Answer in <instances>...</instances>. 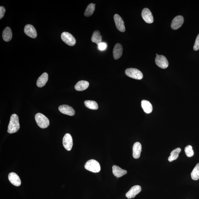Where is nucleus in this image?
<instances>
[{
	"mask_svg": "<svg viewBox=\"0 0 199 199\" xmlns=\"http://www.w3.org/2000/svg\"><path fill=\"white\" fill-rule=\"evenodd\" d=\"M48 79L47 73H44L41 76L36 82V85L39 88H42L45 85Z\"/></svg>",
	"mask_w": 199,
	"mask_h": 199,
	"instance_id": "obj_18",
	"label": "nucleus"
},
{
	"mask_svg": "<svg viewBox=\"0 0 199 199\" xmlns=\"http://www.w3.org/2000/svg\"><path fill=\"white\" fill-rule=\"evenodd\" d=\"M2 36L3 39L6 42L9 41L12 37V33L11 28L9 27H6L4 30Z\"/></svg>",
	"mask_w": 199,
	"mask_h": 199,
	"instance_id": "obj_21",
	"label": "nucleus"
},
{
	"mask_svg": "<svg viewBox=\"0 0 199 199\" xmlns=\"http://www.w3.org/2000/svg\"><path fill=\"white\" fill-rule=\"evenodd\" d=\"M116 27L119 31L124 32L125 31L124 23L122 18L118 14H115L114 16Z\"/></svg>",
	"mask_w": 199,
	"mask_h": 199,
	"instance_id": "obj_8",
	"label": "nucleus"
},
{
	"mask_svg": "<svg viewBox=\"0 0 199 199\" xmlns=\"http://www.w3.org/2000/svg\"><path fill=\"white\" fill-rule=\"evenodd\" d=\"M63 145L65 149L68 151L72 149L73 145V139L70 134L66 133L63 138Z\"/></svg>",
	"mask_w": 199,
	"mask_h": 199,
	"instance_id": "obj_6",
	"label": "nucleus"
},
{
	"mask_svg": "<svg viewBox=\"0 0 199 199\" xmlns=\"http://www.w3.org/2000/svg\"><path fill=\"white\" fill-rule=\"evenodd\" d=\"M181 151V149L179 148L173 150L170 153V155L168 158V161L172 162L177 159Z\"/></svg>",
	"mask_w": 199,
	"mask_h": 199,
	"instance_id": "obj_23",
	"label": "nucleus"
},
{
	"mask_svg": "<svg viewBox=\"0 0 199 199\" xmlns=\"http://www.w3.org/2000/svg\"><path fill=\"white\" fill-rule=\"evenodd\" d=\"M133 156L135 159H138L141 155L142 151V146L139 142H137L133 146Z\"/></svg>",
	"mask_w": 199,
	"mask_h": 199,
	"instance_id": "obj_16",
	"label": "nucleus"
},
{
	"mask_svg": "<svg viewBox=\"0 0 199 199\" xmlns=\"http://www.w3.org/2000/svg\"><path fill=\"white\" fill-rule=\"evenodd\" d=\"M141 187L139 185H136L131 187L130 189L126 194V196L128 199H131L135 197L141 191Z\"/></svg>",
	"mask_w": 199,
	"mask_h": 199,
	"instance_id": "obj_11",
	"label": "nucleus"
},
{
	"mask_svg": "<svg viewBox=\"0 0 199 199\" xmlns=\"http://www.w3.org/2000/svg\"><path fill=\"white\" fill-rule=\"evenodd\" d=\"M95 4L93 3L89 4L85 12L84 15L86 17H88L92 16L95 11Z\"/></svg>",
	"mask_w": 199,
	"mask_h": 199,
	"instance_id": "obj_24",
	"label": "nucleus"
},
{
	"mask_svg": "<svg viewBox=\"0 0 199 199\" xmlns=\"http://www.w3.org/2000/svg\"><path fill=\"white\" fill-rule=\"evenodd\" d=\"M123 48L121 44L117 43L115 45L113 51V57L115 60L119 59L122 55Z\"/></svg>",
	"mask_w": 199,
	"mask_h": 199,
	"instance_id": "obj_15",
	"label": "nucleus"
},
{
	"mask_svg": "<svg viewBox=\"0 0 199 199\" xmlns=\"http://www.w3.org/2000/svg\"><path fill=\"white\" fill-rule=\"evenodd\" d=\"M8 179L10 182L16 186H19L21 185V181L19 177L15 172H12L8 175Z\"/></svg>",
	"mask_w": 199,
	"mask_h": 199,
	"instance_id": "obj_13",
	"label": "nucleus"
},
{
	"mask_svg": "<svg viewBox=\"0 0 199 199\" xmlns=\"http://www.w3.org/2000/svg\"><path fill=\"white\" fill-rule=\"evenodd\" d=\"M184 18L182 16H177L172 20L171 24V27L174 30L180 28L184 23Z\"/></svg>",
	"mask_w": 199,
	"mask_h": 199,
	"instance_id": "obj_10",
	"label": "nucleus"
},
{
	"mask_svg": "<svg viewBox=\"0 0 199 199\" xmlns=\"http://www.w3.org/2000/svg\"><path fill=\"white\" fill-rule=\"evenodd\" d=\"M113 172L114 175L118 178L121 177L127 174V170L122 169L119 166L114 165L112 167Z\"/></svg>",
	"mask_w": 199,
	"mask_h": 199,
	"instance_id": "obj_17",
	"label": "nucleus"
},
{
	"mask_svg": "<svg viewBox=\"0 0 199 199\" xmlns=\"http://www.w3.org/2000/svg\"><path fill=\"white\" fill-rule=\"evenodd\" d=\"M25 33L29 37L35 38L37 36V32L35 28L31 24H27L24 28Z\"/></svg>",
	"mask_w": 199,
	"mask_h": 199,
	"instance_id": "obj_12",
	"label": "nucleus"
},
{
	"mask_svg": "<svg viewBox=\"0 0 199 199\" xmlns=\"http://www.w3.org/2000/svg\"><path fill=\"white\" fill-rule=\"evenodd\" d=\"M5 11V8L1 6L0 7V19H2L3 17Z\"/></svg>",
	"mask_w": 199,
	"mask_h": 199,
	"instance_id": "obj_30",
	"label": "nucleus"
},
{
	"mask_svg": "<svg viewBox=\"0 0 199 199\" xmlns=\"http://www.w3.org/2000/svg\"><path fill=\"white\" fill-rule=\"evenodd\" d=\"M20 127L19 117L15 114H12L8 125V133H16L19 130Z\"/></svg>",
	"mask_w": 199,
	"mask_h": 199,
	"instance_id": "obj_1",
	"label": "nucleus"
},
{
	"mask_svg": "<svg viewBox=\"0 0 199 199\" xmlns=\"http://www.w3.org/2000/svg\"><path fill=\"white\" fill-rule=\"evenodd\" d=\"M91 40L92 42L96 43L98 45L102 42V36H101L100 32L98 30H96L93 32Z\"/></svg>",
	"mask_w": 199,
	"mask_h": 199,
	"instance_id": "obj_22",
	"label": "nucleus"
},
{
	"mask_svg": "<svg viewBox=\"0 0 199 199\" xmlns=\"http://www.w3.org/2000/svg\"><path fill=\"white\" fill-rule=\"evenodd\" d=\"M125 74L130 78L137 80H141L143 79V73L137 69L129 68L127 69L125 71Z\"/></svg>",
	"mask_w": 199,
	"mask_h": 199,
	"instance_id": "obj_4",
	"label": "nucleus"
},
{
	"mask_svg": "<svg viewBox=\"0 0 199 199\" xmlns=\"http://www.w3.org/2000/svg\"><path fill=\"white\" fill-rule=\"evenodd\" d=\"M84 103L85 106L89 109L96 110L98 109V104L94 101L86 100L85 101Z\"/></svg>",
	"mask_w": 199,
	"mask_h": 199,
	"instance_id": "obj_25",
	"label": "nucleus"
},
{
	"mask_svg": "<svg viewBox=\"0 0 199 199\" xmlns=\"http://www.w3.org/2000/svg\"><path fill=\"white\" fill-rule=\"evenodd\" d=\"M193 49L194 50L196 51L199 50V34L196 38Z\"/></svg>",
	"mask_w": 199,
	"mask_h": 199,
	"instance_id": "obj_28",
	"label": "nucleus"
},
{
	"mask_svg": "<svg viewBox=\"0 0 199 199\" xmlns=\"http://www.w3.org/2000/svg\"><path fill=\"white\" fill-rule=\"evenodd\" d=\"M89 83L88 81L85 80H81L79 81L77 83L75 88L77 91H84L88 88L89 86Z\"/></svg>",
	"mask_w": 199,
	"mask_h": 199,
	"instance_id": "obj_19",
	"label": "nucleus"
},
{
	"mask_svg": "<svg viewBox=\"0 0 199 199\" xmlns=\"http://www.w3.org/2000/svg\"><path fill=\"white\" fill-rule=\"evenodd\" d=\"M59 110L64 114L73 116L75 114V111L71 107L67 105H60L58 108Z\"/></svg>",
	"mask_w": 199,
	"mask_h": 199,
	"instance_id": "obj_14",
	"label": "nucleus"
},
{
	"mask_svg": "<svg viewBox=\"0 0 199 199\" xmlns=\"http://www.w3.org/2000/svg\"><path fill=\"white\" fill-rule=\"evenodd\" d=\"M155 62L157 66L162 69H166L168 67V62L165 56L162 55H158L156 56Z\"/></svg>",
	"mask_w": 199,
	"mask_h": 199,
	"instance_id": "obj_9",
	"label": "nucleus"
},
{
	"mask_svg": "<svg viewBox=\"0 0 199 199\" xmlns=\"http://www.w3.org/2000/svg\"><path fill=\"white\" fill-rule=\"evenodd\" d=\"M156 56H158V54H156Z\"/></svg>",
	"mask_w": 199,
	"mask_h": 199,
	"instance_id": "obj_31",
	"label": "nucleus"
},
{
	"mask_svg": "<svg viewBox=\"0 0 199 199\" xmlns=\"http://www.w3.org/2000/svg\"><path fill=\"white\" fill-rule=\"evenodd\" d=\"M185 152L187 156L188 157H192L194 155V152L192 146L188 145L185 148Z\"/></svg>",
	"mask_w": 199,
	"mask_h": 199,
	"instance_id": "obj_27",
	"label": "nucleus"
},
{
	"mask_svg": "<svg viewBox=\"0 0 199 199\" xmlns=\"http://www.w3.org/2000/svg\"><path fill=\"white\" fill-rule=\"evenodd\" d=\"M192 179L194 180H197L199 179V163L197 165L193 170L191 173Z\"/></svg>",
	"mask_w": 199,
	"mask_h": 199,
	"instance_id": "obj_26",
	"label": "nucleus"
},
{
	"mask_svg": "<svg viewBox=\"0 0 199 199\" xmlns=\"http://www.w3.org/2000/svg\"><path fill=\"white\" fill-rule=\"evenodd\" d=\"M61 37L63 41L68 45L70 46H74L76 43V40L71 34L67 32H62Z\"/></svg>",
	"mask_w": 199,
	"mask_h": 199,
	"instance_id": "obj_5",
	"label": "nucleus"
},
{
	"mask_svg": "<svg viewBox=\"0 0 199 199\" xmlns=\"http://www.w3.org/2000/svg\"><path fill=\"white\" fill-rule=\"evenodd\" d=\"M35 119L38 126L41 129H46L50 125V121L45 115L41 113L36 114Z\"/></svg>",
	"mask_w": 199,
	"mask_h": 199,
	"instance_id": "obj_2",
	"label": "nucleus"
},
{
	"mask_svg": "<svg viewBox=\"0 0 199 199\" xmlns=\"http://www.w3.org/2000/svg\"><path fill=\"white\" fill-rule=\"evenodd\" d=\"M141 106L145 113L147 114L151 113L153 109L151 104L149 101L143 100L141 101Z\"/></svg>",
	"mask_w": 199,
	"mask_h": 199,
	"instance_id": "obj_20",
	"label": "nucleus"
},
{
	"mask_svg": "<svg viewBox=\"0 0 199 199\" xmlns=\"http://www.w3.org/2000/svg\"><path fill=\"white\" fill-rule=\"evenodd\" d=\"M85 167L88 171L95 173L99 172L101 169L99 162L94 159L90 160L87 161L85 164Z\"/></svg>",
	"mask_w": 199,
	"mask_h": 199,
	"instance_id": "obj_3",
	"label": "nucleus"
},
{
	"mask_svg": "<svg viewBox=\"0 0 199 199\" xmlns=\"http://www.w3.org/2000/svg\"><path fill=\"white\" fill-rule=\"evenodd\" d=\"M98 47L100 50H104L107 47V45L104 42H101L98 45Z\"/></svg>",
	"mask_w": 199,
	"mask_h": 199,
	"instance_id": "obj_29",
	"label": "nucleus"
},
{
	"mask_svg": "<svg viewBox=\"0 0 199 199\" xmlns=\"http://www.w3.org/2000/svg\"><path fill=\"white\" fill-rule=\"evenodd\" d=\"M142 17L146 23L151 24L154 21L153 16L151 11L148 8H144L142 12Z\"/></svg>",
	"mask_w": 199,
	"mask_h": 199,
	"instance_id": "obj_7",
	"label": "nucleus"
}]
</instances>
